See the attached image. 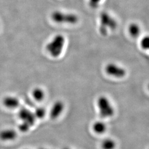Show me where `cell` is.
Returning a JSON list of instances; mask_svg holds the SVG:
<instances>
[{
	"mask_svg": "<svg viewBox=\"0 0 149 149\" xmlns=\"http://www.w3.org/2000/svg\"><path fill=\"white\" fill-rule=\"evenodd\" d=\"M33 98L38 102L43 101L45 97V93L44 91L40 87L35 88L32 93Z\"/></svg>",
	"mask_w": 149,
	"mask_h": 149,
	"instance_id": "obj_11",
	"label": "cell"
},
{
	"mask_svg": "<svg viewBox=\"0 0 149 149\" xmlns=\"http://www.w3.org/2000/svg\"><path fill=\"white\" fill-rule=\"evenodd\" d=\"M102 149H114L116 147V143L112 139H106L102 142Z\"/></svg>",
	"mask_w": 149,
	"mask_h": 149,
	"instance_id": "obj_13",
	"label": "cell"
},
{
	"mask_svg": "<svg viewBox=\"0 0 149 149\" xmlns=\"http://www.w3.org/2000/svg\"><path fill=\"white\" fill-rule=\"evenodd\" d=\"M141 28L136 23H131L128 27V33L129 35L134 38H136L141 34Z\"/></svg>",
	"mask_w": 149,
	"mask_h": 149,
	"instance_id": "obj_10",
	"label": "cell"
},
{
	"mask_svg": "<svg viewBox=\"0 0 149 149\" xmlns=\"http://www.w3.org/2000/svg\"><path fill=\"white\" fill-rule=\"evenodd\" d=\"M148 89H149V85H148Z\"/></svg>",
	"mask_w": 149,
	"mask_h": 149,
	"instance_id": "obj_19",
	"label": "cell"
},
{
	"mask_svg": "<svg viewBox=\"0 0 149 149\" xmlns=\"http://www.w3.org/2000/svg\"><path fill=\"white\" fill-rule=\"evenodd\" d=\"M2 102L6 108L10 109H16L20 104L19 100L15 96H6L3 98Z\"/></svg>",
	"mask_w": 149,
	"mask_h": 149,
	"instance_id": "obj_8",
	"label": "cell"
},
{
	"mask_svg": "<svg viewBox=\"0 0 149 149\" xmlns=\"http://www.w3.org/2000/svg\"><path fill=\"white\" fill-rule=\"evenodd\" d=\"M117 27V22L107 12H102L100 15L99 32L102 36H106L109 31Z\"/></svg>",
	"mask_w": 149,
	"mask_h": 149,
	"instance_id": "obj_2",
	"label": "cell"
},
{
	"mask_svg": "<svg viewBox=\"0 0 149 149\" xmlns=\"http://www.w3.org/2000/svg\"><path fill=\"white\" fill-rule=\"evenodd\" d=\"M17 136L16 131L12 129H6L0 132V139L2 141H12L16 139Z\"/></svg>",
	"mask_w": 149,
	"mask_h": 149,
	"instance_id": "obj_9",
	"label": "cell"
},
{
	"mask_svg": "<svg viewBox=\"0 0 149 149\" xmlns=\"http://www.w3.org/2000/svg\"><path fill=\"white\" fill-rule=\"evenodd\" d=\"M92 129L95 133L102 134L106 131L107 126L104 123L101 121H97L93 124Z\"/></svg>",
	"mask_w": 149,
	"mask_h": 149,
	"instance_id": "obj_12",
	"label": "cell"
},
{
	"mask_svg": "<svg viewBox=\"0 0 149 149\" xmlns=\"http://www.w3.org/2000/svg\"><path fill=\"white\" fill-rule=\"evenodd\" d=\"M140 46L145 50H149V36H146L140 41Z\"/></svg>",
	"mask_w": 149,
	"mask_h": 149,
	"instance_id": "obj_15",
	"label": "cell"
},
{
	"mask_svg": "<svg viewBox=\"0 0 149 149\" xmlns=\"http://www.w3.org/2000/svg\"><path fill=\"white\" fill-rule=\"evenodd\" d=\"M65 44V38L64 36L57 34L47 44L46 50L51 56L56 58L63 53Z\"/></svg>",
	"mask_w": 149,
	"mask_h": 149,
	"instance_id": "obj_1",
	"label": "cell"
},
{
	"mask_svg": "<svg viewBox=\"0 0 149 149\" xmlns=\"http://www.w3.org/2000/svg\"><path fill=\"white\" fill-rule=\"evenodd\" d=\"M51 17L55 23L59 24H74L79 21V17L75 14L62 11H54Z\"/></svg>",
	"mask_w": 149,
	"mask_h": 149,
	"instance_id": "obj_3",
	"label": "cell"
},
{
	"mask_svg": "<svg viewBox=\"0 0 149 149\" xmlns=\"http://www.w3.org/2000/svg\"><path fill=\"white\" fill-rule=\"evenodd\" d=\"M69 149V148H64V149Z\"/></svg>",
	"mask_w": 149,
	"mask_h": 149,
	"instance_id": "obj_18",
	"label": "cell"
},
{
	"mask_svg": "<svg viewBox=\"0 0 149 149\" xmlns=\"http://www.w3.org/2000/svg\"><path fill=\"white\" fill-rule=\"evenodd\" d=\"M44 149V148H42V149Z\"/></svg>",
	"mask_w": 149,
	"mask_h": 149,
	"instance_id": "obj_20",
	"label": "cell"
},
{
	"mask_svg": "<svg viewBox=\"0 0 149 149\" xmlns=\"http://www.w3.org/2000/svg\"><path fill=\"white\" fill-rule=\"evenodd\" d=\"M65 108L64 102L61 101L55 102L52 107L50 111V117L52 119H55L60 116Z\"/></svg>",
	"mask_w": 149,
	"mask_h": 149,
	"instance_id": "obj_7",
	"label": "cell"
},
{
	"mask_svg": "<svg viewBox=\"0 0 149 149\" xmlns=\"http://www.w3.org/2000/svg\"><path fill=\"white\" fill-rule=\"evenodd\" d=\"M97 104L102 118H107L113 116L115 112L114 109L109 99L106 96L99 97L97 99Z\"/></svg>",
	"mask_w": 149,
	"mask_h": 149,
	"instance_id": "obj_4",
	"label": "cell"
},
{
	"mask_svg": "<svg viewBox=\"0 0 149 149\" xmlns=\"http://www.w3.org/2000/svg\"><path fill=\"white\" fill-rule=\"evenodd\" d=\"M18 117L22 122H26L31 127L33 126L36 121L34 113L26 108H22L18 112Z\"/></svg>",
	"mask_w": 149,
	"mask_h": 149,
	"instance_id": "obj_6",
	"label": "cell"
},
{
	"mask_svg": "<svg viewBox=\"0 0 149 149\" xmlns=\"http://www.w3.org/2000/svg\"><path fill=\"white\" fill-rule=\"evenodd\" d=\"M34 113V114L36 119H41L44 118L46 115V110L43 107H38L37 108Z\"/></svg>",
	"mask_w": 149,
	"mask_h": 149,
	"instance_id": "obj_14",
	"label": "cell"
},
{
	"mask_svg": "<svg viewBox=\"0 0 149 149\" xmlns=\"http://www.w3.org/2000/svg\"><path fill=\"white\" fill-rule=\"evenodd\" d=\"M105 71L107 74L116 78H123L126 74V70L114 63H109L106 66Z\"/></svg>",
	"mask_w": 149,
	"mask_h": 149,
	"instance_id": "obj_5",
	"label": "cell"
},
{
	"mask_svg": "<svg viewBox=\"0 0 149 149\" xmlns=\"http://www.w3.org/2000/svg\"><path fill=\"white\" fill-rule=\"evenodd\" d=\"M102 0H88V4L92 8H97Z\"/></svg>",
	"mask_w": 149,
	"mask_h": 149,
	"instance_id": "obj_17",
	"label": "cell"
},
{
	"mask_svg": "<svg viewBox=\"0 0 149 149\" xmlns=\"http://www.w3.org/2000/svg\"><path fill=\"white\" fill-rule=\"evenodd\" d=\"M31 127V126L27 123L22 122L21 123L19 124L18 126V129L19 131L22 133H26L30 129Z\"/></svg>",
	"mask_w": 149,
	"mask_h": 149,
	"instance_id": "obj_16",
	"label": "cell"
}]
</instances>
